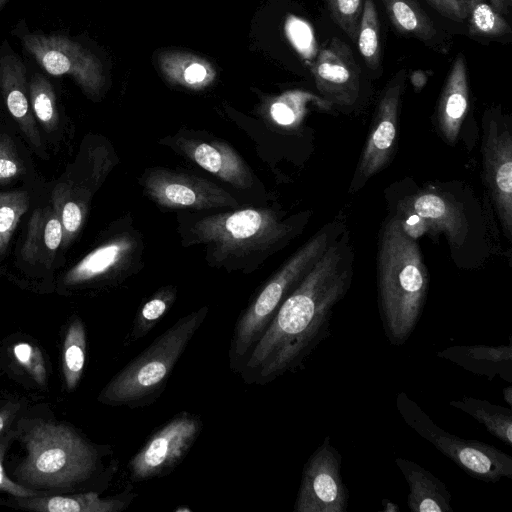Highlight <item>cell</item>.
<instances>
[{"instance_id": "obj_1", "label": "cell", "mask_w": 512, "mask_h": 512, "mask_svg": "<svg viewBox=\"0 0 512 512\" xmlns=\"http://www.w3.org/2000/svg\"><path fill=\"white\" fill-rule=\"evenodd\" d=\"M354 251L346 227L285 299L238 373L246 384L266 385L302 369L331 334L335 306L353 279Z\"/></svg>"}, {"instance_id": "obj_2", "label": "cell", "mask_w": 512, "mask_h": 512, "mask_svg": "<svg viewBox=\"0 0 512 512\" xmlns=\"http://www.w3.org/2000/svg\"><path fill=\"white\" fill-rule=\"evenodd\" d=\"M306 221L305 213L284 219L270 208H243L181 218L179 230L183 245L204 247L210 266L249 274L296 237Z\"/></svg>"}, {"instance_id": "obj_3", "label": "cell", "mask_w": 512, "mask_h": 512, "mask_svg": "<svg viewBox=\"0 0 512 512\" xmlns=\"http://www.w3.org/2000/svg\"><path fill=\"white\" fill-rule=\"evenodd\" d=\"M429 275L416 241L397 215L386 218L377 253L378 308L384 334L393 346L404 345L422 316Z\"/></svg>"}, {"instance_id": "obj_4", "label": "cell", "mask_w": 512, "mask_h": 512, "mask_svg": "<svg viewBox=\"0 0 512 512\" xmlns=\"http://www.w3.org/2000/svg\"><path fill=\"white\" fill-rule=\"evenodd\" d=\"M207 314L208 307L202 306L179 318L110 380L99 401L130 409L155 402Z\"/></svg>"}, {"instance_id": "obj_5", "label": "cell", "mask_w": 512, "mask_h": 512, "mask_svg": "<svg viewBox=\"0 0 512 512\" xmlns=\"http://www.w3.org/2000/svg\"><path fill=\"white\" fill-rule=\"evenodd\" d=\"M344 228L340 220L323 226L254 295L234 326L229 349L232 370L238 373L282 303L297 288Z\"/></svg>"}, {"instance_id": "obj_6", "label": "cell", "mask_w": 512, "mask_h": 512, "mask_svg": "<svg viewBox=\"0 0 512 512\" xmlns=\"http://www.w3.org/2000/svg\"><path fill=\"white\" fill-rule=\"evenodd\" d=\"M27 457L16 474L26 484L66 488L95 472L97 449L71 428L49 422L35 424L25 436Z\"/></svg>"}, {"instance_id": "obj_7", "label": "cell", "mask_w": 512, "mask_h": 512, "mask_svg": "<svg viewBox=\"0 0 512 512\" xmlns=\"http://www.w3.org/2000/svg\"><path fill=\"white\" fill-rule=\"evenodd\" d=\"M79 148L49 198L61 219L63 253L80 234L91 200L115 164L112 147L101 137L87 135Z\"/></svg>"}, {"instance_id": "obj_8", "label": "cell", "mask_w": 512, "mask_h": 512, "mask_svg": "<svg viewBox=\"0 0 512 512\" xmlns=\"http://www.w3.org/2000/svg\"><path fill=\"white\" fill-rule=\"evenodd\" d=\"M396 407L410 428L469 476L487 483L512 479L510 455L493 445L463 439L443 430L405 392L397 394Z\"/></svg>"}, {"instance_id": "obj_9", "label": "cell", "mask_w": 512, "mask_h": 512, "mask_svg": "<svg viewBox=\"0 0 512 512\" xmlns=\"http://www.w3.org/2000/svg\"><path fill=\"white\" fill-rule=\"evenodd\" d=\"M202 430L201 418L180 412L155 430L128 462L132 482L171 473L187 456Z\"/></svg>"}, {"instance_id": "obj_10", "label": "cell", "mask_w": 512, "mask_h": 512, "mask_svg": "<svg viewBox=\"0 0 512 512\" xmlns=\"http://www.w3.org/2000/svg\"><path fill=\"white\" fill-rule=\"evenodd\" d=\"M510 117L496 110L483 117V177L504 236L512 237V132Z\"/></svg>"}, {"instance_id": "obj_11", "label": "cell", "mask_w": 512, "mask_h": 512, "mask_svg": "<svg viewBox=\"0 0 512 512\" xmlns=\"http://www.w3.org/2000/svg\"><path fill=\"white\" fill-rule=\"evenodd\" d=\"M25 50L52 76H71L93 100L100 98L105 78L100 61L76 41L62 35L24 34Z\"/></svg>"}, {"instance_id": "obj_12", "label": "cell", "mask_w": 512, "mask_h": 512, "mask_svg": "<svg viewBox=\"0 0 512 512\" xmlns=\"http://www.w3.org/2000/svg\"><path fill=\"white\" fill-rule=\"evenodd\" d=\"M144 193L157 205L172 209L233 208L239 202L205 178L167 168H150L141 178Z\"/></svg>"}, {"instance_id": "obj_13", "label": "cell", "mask_w": 512, "mask_h": 512, "mask_svg": "<svg viewBox=\"0 0 512 512\" xmlns=\"http://www.w3.org/2000/svg\"><path fill=\"white\" fill-rule=\"evenodd\" d=\"M342 456L326 436L304 465L294 512H346L349 492L341 475Z\"/></svg>"}, {"instance_id": "obj_14", "label": "cell", "mask_w": 512, "mask_h": 512, "mask_svg": "<svg viewBox=\"0 0 512 512\" xmlns=\"http://www.w3.org/2000/svg\"><path fill=\"white\" fill-rule=\"evenodd\" d=\"M404 80L405 74L401 71L389 82L378 101L349 193L362 189L365 183L383 170L393 158Z\"/></svg>"}, {"instance_id": "obj_15", "label": "cell", "mask_w": 512, "mask_h": 512, "mask_svg": "<svg viewBox=\"0 0 512 512\" xmlns=\"http://www.w3.org/2000/svg\"><path fill=\"white\" fill-rule=\"evenodd\" d=\"M140 237L125 231L106 238L62 275V284L78 288L121 279L141 255Z\"/></svg>"}, {"instance_id": "obj_16", "label": "cell", "mask_w": 512, "mask_h": 512, "mask_svg": "<svg viewBox=\"0 0 512 512\" xmlns=\"http://www.w3.org/2000/svg\"><path fill=\"white\" fill-rule=\"evenodd\" d=\"M395 209L418 216L432 236L444 234L453 253L459 251L469 237L470 221L464 204L444 188L417 189L402 197Z\"/></svg>"}, {"instance_id": "obj_17", "label": "cell", "mask_w": 512, "mask_h": 512, "mask_svg": "<svg viewBox=\"0 0 512 512\" xmlns=\"http://www.w3.org/2000/svg\"><path fill=\"white\" fill-rule=\"evenodd\" d=\"M361 69L350 47L339 38H332L318 52L312 74L324 98L339 106H353L360 93Z\"/></svg>"}, {"instance_id": "obj_18", "label": "cell", "mask_w": 512, "mask_h": 512, "mask_svg": "<svg viewBox=\"0 0 512 512\" xmlns=\"http://www.w3.org/2000/svg\"><path fill=\"white\" fill-rule=\"evenodd\" d=\"M28 82L24 63L6 48L0 54V96L31 150L46 160V146L30 106Z\"/></svg>"}, {"instance_id": "obj_19", "label": "cell", "mask_w": 512, "mask_h": 512, "mask_svg": "<svg viewBox=\"0 0 512 512\" xmlns=\"http://www.w3.org/2000/svg\"><path fill=\"white\" fill-rule=\"evenodd\" d=\"M173 147L202 169L237 189H249L253 185V174L246 162L226 142L178 135L173 139Z\"/></svg>"}, {"instance_id": "obj_20", "label": "cell", "mask_w": 512, "mask_h": 512, "mask_svg": "<svg viewBox=\"0 0 512 512\" xmlns=\"http://www.w3.org/2000/svg\"><path fill=\"white\" fill-rule=\"evenodd\" d=\"M63 228L59 213L49 201L36 207L27 224L18 260L33 268L49 270L62 251Z\"/></svg>"}, {"instance_id": "obj_21", "label": "cell", "mask_w": 512, "mask_h": 512, "mask_svg": "<svg viewBox=\"0 0 512 512\" xmlns=\"http://www.w3.org/2000/svg\"><path fill=\"white\" fill-rule=\"evenodd\" d=\"M437 356L488 380L499 377L512 383V345H453L437 352Z\"/></svg>"}, {"instance_id": "obj_22", "label": "cell", "mask_w": 512, "mask_h": 512, "mask_svg": "<svg viewBox=\"0 0 512 512\" xmlns=\"http://www.w3.org/2000/svg\"><path fill=\"white\" fill-rule=\"evenodd\" d=\"M469 89L465 58H455L441 92L437 112V126L449 144H455L468 110Z\"/></svg>"}, {"instance_id": "obj_23", "label": "cell", "mask_w": 512, "mask_h": 512, "mask_svg": "<svg viewBox=\"0 0 512 512\" xmlns=\"http://www.w3.org/2000/svg\"><path fill=\"white\" fill-rule=\"evenodd\" d=\"M395 464L409 488L407 507L412 512H453L446 484L416 462L396 458Z\"/></svg>"}, {"instance_id": "obj_24", "label": "cell", "mask_w": 512, "mask_h": 512, "mask_svg": "<svg viewBox=\"0 0 512 512\" xmlns=\"http://www.w3.org/2000/svg\"><path fill=\"white\" fill-rule=\"evenodd\" d=\"M28 497L18 502L24 508L41 512H121L126 510L137 496L132 490L102 499L95 492L73 496Z\"/></svg>"}, {"instance_id": "obj_25", "label": "cell", "mask_w": 512, "mask_h": 512, "mask_svg": "<svg viewBox=\"0 0 512 512\" xmlns=\"http://www.w3.org/2000/svg\"><path fill=\"white\" fill-rule=\"evenodd\" d=\"M448 404L473 417L485 427L488 433L508 447L512 446V411L510 408L467 396L459 400H450Z\"/></svg>"}, {"instance_id": "obj_26", "label": "cell", "mask_w": 512, "mask_h": 512, "mask_svg": "<svg viewBox=\"0 0 512 512\" xmlns=\"http://www.w3.org/2000/svg\"><path fill=\"white\" fill-rule=\"evenodd\" d=\"M29 100L39 129L46 135L56 136L61 131V117L53 86L48 79L35 73L28 82Z\"/></svg>"}, {"instance_id": "obj_27", "label": "cell", "mask_w": 512, "mask_h": 512, "mask_svg": "<svg viewBox=\"0 0 512 512\" xmlns=\"http://www.w3.org/2000/svg\"><path fill=\"white\" fill-rule=\"evenodd\" d=\"M395 28L421 41H432L436 29L428 16L413 0H383Z\"/></svg>"}, {"instance_id": "obj_28", "label": "cell", "mask_w": 512, "mask_h": 512, "mask_svg": "<svg viewBox=\"0 0 512 512\" xmlns=\"http://www.w3.org/2000/svg\"><path fill=\"white\" fill-rule=\"evenodd\" d=\"M177 297L174 286L168 285L156 291L141 305L134 318L130 341L135 342L145 337L167 314Z\"/></svg>"}, {"instance_id": "obj_29", "label": "cell", "mask_w": 512, "mask_h": 512, "mask_svg": "<svg viewBox=\"0 0 512 512\" xmlns=\"http://www.w3.org/2000/svg\"><path fill=\"white\" fill-rule=\"evenodd\" d=\"M86 352V333L80 319L71 322L63 346V373L68 389L78 384L84 364Z\"/></svg>"}, {"instance_id": "obj_30", "label": "cell", "mask_w": 512, "mask_h": 512, "mask_svg": "<svg viewBox=\"0 0 512 512\" xmlns=\"http://www.w3.org/2000/svg\"><path fill=\"white\" fill-rule=\"evenodd\" d=\"M29 207L28 191H0V257L6 254L13 234Z\"/></svg>"}, {"instance_id": "obj_31", "label": "cell", "mask_w": 512, "mask_h": 512, "mask_svg": "<svg viewBox=\"0 0 512 512\" xmlns=\"http://www.w3.org/2000/svg\"><path fill=\"white\" fill-rule=\"evenodd\" d=\"M163 66L172 81L191 89L207 86L214 77V72L207 63L192 56L173 55L163 61Z\"/></svg>"}, {"instance_id": "obj_32", "label": "cell", "mask_w": 512, "mask_h": 512, "mask_svg": "<svg viewBox=\"0 0 512 512\" xmlns=\"http://www.w3.org/2000/svg\"><path fill=\"white\" fill-rule=\"evenodd\" d=\"M357 44L366 65L376 70L380 64L378 14L373 0H364Z\"/></svg>"}, {"instance_id": "obj_33", "label": "cell", "mask_w": 512, "mask_h": 512, "mask_svg": "<svg viewBox=\"0 0 512 512\" xmlns=\"http://www.w3.org/2000/svg\"><path fill=\"white\" fill-rule=\"evenodd\" d=\"M469 32L485 37H500L510 33L511 28L503 15L485 0H468Z\"/></svg>"}, {"instance_id": "obj_34", "label": "cell", "mask_w": 512, "mask_h": 512, "mask_svg": "<svg viewBox=\"0 0 512 512\" xmlns=\"http://www.w3.org/2000/svg\"><path fill=\"white\" fill-rule=\"evenodd\" d=\"M28 165L14 136L0 132V185H9L24 178Z\"/></svg>"}, {"instance_id": "obj_35", "label": "cell", "mask_w": 512, "mask_h": 512, "mask_svg": "<svg viewBox=\"0 0 512 512\" xmlns=\"http://www.w3.org/2000/svg\"><path fill=\"white\" fill-rule=\"evenodd\" d=\"M333 21L352 40L357 42L363 0H326Z\"/></svg>"}, {"instance_id": "obj_36", "label": "cell", "mask_w": 512, "mask_h": 512, "mask_svg": "<svg viewBox=\"0 0 512 512\" xmlns=\"http://www.w3.org/2000/svg\"><path fill=\"white\" fill-rule=\"evenodd\" d=\"M285 31L295 49L304 57H311L315 42L309 25L297 17L290 16L286 21Z\"/></svg>"}, {"instance_id": "obj_37", "label": "cell", "mask_w": 512, "mask_h": 512, "mask_svg": "<svg viewBox=\"0 0 512 512\" xmlns=\"http://www.w3.org/2000/svg\"><path fill=\"white\" fill-rule=\"evenodd\" d=\"M14 356L39 384H44L46 371L41 352L28 343H19L14 347Z\"/></svg>"}, {"instance_id": "obj_38", "label": "cell", "mask_w": 512, "mask_h": 512, "mask_svg": "<svg viewBox=\"0 0 512 512\" xmlns=\"http://www.w3.org/2000/svg\"><path fill=\"white\" fill-rule=\"evenodd\" d=\"M442 16L462 22L468 16V0H426Z\"/></svg>"}, {"instance_id": "obj_39", "label": "cell", "mask_w": 512, "mask_h": 512, "mask_svg": "<svg viewBox=\"0 0 512 512\" xmlns=\"http://www.w3.org/2000/svg\"><path fill=\"white\" fill-rule=\"evenodd\" d=\"M5 450V445L0 444V490H4L9 492L10 494L17 496L19 498H28L33 497L36 493L30 489L24 488L21 485L11 481L5 474L2 465L3 453Z\"/></svg>"}, {"instance_id": "obj_40", "label": "cell", "mask_w": 512, "mask_h": 512, "mask_svg": "<svg viewBox=\"0 0 512 512\" xmlns=\"http://www.w3.org/2000/svg\"><path fill=\"white\" fill-rule=\"evenodd\" d=\"M272 118L281 125H290L295 122L299 114L298 109L284 100H279L272 104L270 108Z\"/></svg>"}, {"instance_id": "obj_41", "label": "cell", "mask_w": 512, "mask_h": 512, "mask_svg": "<svg viewBox=\"0 0 512 512\" xmlns=\"http://www.w3.org/2000/svg\"><path fill=\"white\" fill-rule=\"evenodd\" d=\"M16 410L17 407L15 405H7L4 409L0 410V434L7 426Z\"/></svg>"}, {"instance_id": "obj_42", "label": "cell", "mask_w": 512, "mask_h": 512, "mask_svg": "<svg viewBox=\"0 0 512 512\" xmlns=\"http://www.w3.org/2000/svg\"><path fill=\"white\" fill-rule=\"evenodd\" d=\"M488 3L503 16L508 14L512 7V0H488Z\"/></svg>"}, {"instance_id": "obj_43", "label": "cell", "mask_w": 512, "mask_h": 512, "mask_svg": "<svg viewBox=\"0 0 512 512\" xmlns=\"http://www.w3.org/2000/svg\"><path fill=\"white\" fill-rule=\"evenodd\" d=\"M426 80H427V78L425 76V73L422 71H415L411 75V82H412L415 90L421 89L425 85Z\"/></svg>"}, {"instance_id": "obj_44", "label": "cell", "mask_w": 512, "mask_h": 512, "mask_svg": "<svg viewBox=\"0 0 512 512\" xmlns=\"http://www.w3.org/2000/svg\"><path fill=\"white\" fill-rule=\"evenodd\" d=\"M502 394H503L504 400L507 402V404L511 408L512 407V386H511V384H509L507 387H505L502 390Z\"/></svg>"}, {"instance_id": "obj_45", "label": "cell", "mask_w": 512, "mask_h": 512, "mask_svg": "<svg viewBox=\"0 0 512 512\" xmlns=\"http://www.w3.org/2000/svg\"><path fill=\"white\" fill-rule=\"evenodd\" d=\"M383 502L386 503V504L383 503V505H384V508L382 509L383 511L395 512V511L399 510V507L395 503H392V502L388 501L387 499H384Z\"/></svg>"}, {"instance_id": "obj_46", "label": "cell", "mask_w": 512, "mask_h": 512, "mask_svg": "<svg viewBox=\"0 0 512 512\" xmlns=\"http://www.w3.org/2000/svg\"><path fill=\"white\" fill-rule=\"evenodd\" d=\"M7 2H8V0H0V12Z\"/></svg>"}]
</instances>
